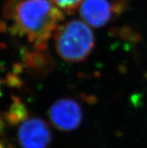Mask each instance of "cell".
<instances>
[{
	"mask_svg": "<svg viewBox=\"0 0 147 148\" xmlns=\"http://www.w3.org/2000/svg\"><path fill=\"white\" fill-rule=\"evenodd\" d=\"M12 14V32L26 36L39 51L46 48L64 18L63 12L51 0H19Z\"/></svg>",
	"mask_w": 147,
	"mask_h": 148,
	"instance_id": "obj_1",
	"label": "cell"
},
{
	"mask_svg": "<svg viewBox=\"0 0 147 148\" xmlns=\"http://www.w3.org/2000/svg\"><path fill=\"white\" fill-rule=\"evenodd\" d=\"M53 35L56 52L67 62H81L95 46L92 30L81 20L74 19L59 25Z\"/></svg>",
	"mask_w": 147,
	"mask_h": 148,
	"instance_id": "obj_2",
	"label": "cell"
},
{
	"mask_svg": "<svg viewBox=\"0 0 147 148\" xmlns=\"http://www.w3.org/2000/svg\"><path fill=\"white\" fill-rule=\"evenodd\" d=\"M125 2L121 0H83L79 7L83 21L89 26L99 28L124 10Z\"/></svg>",
	"mask_w": 147,
	"mask_h": 148,
	"instance_id": "obj_3",
	"label": "cell"
},
{
	"mask_svg": "<svg viewBox=\"0 0 147 148\" xmlns=\"http://www.w3.org/2000/svg\"><path fill=\"white\" fill-rule=\"evenodd\" d=\"M50 123L60 131H71L78 127L83 119V110L78 101L71 98L57 100L48 111Z\"/></svg>",
	"mask_w": 147,
	"mask_h": 148,
	"instance_id": "obj_4",
	"label": "cell"
},
{
	"mask_svg": "<svg viewBox=\"0 0 147 148\" xmlns=\"http://www.w3.org/2000/svg\"><path fill=\"white\" fill-rule=\"evenodd\" d=\"M17 138L23 148H47L51 142L52 134L44 120L31 117L23 120L20 126Z\"/></svg>",
	"mask_w": 147,
	"mask_h": 148,
	"instance_id": "obj_5",
	"label": "cell"
},
{
	"mask_svg": "<svg viewBox=\"0 0 147 148\" xmlns=\"http://www.w3.org/2000/svg\"><path fill=\"white\" fill-rule=\"evenodd\" d=\"M26 111L23 105L20 101H14L9 111L5 114L6 120L11 123L16 124L26 120Z\"/></svg>",
	"mask_w": 147,
	"mask_h": 148,
	"instance_id": "obj_6",
	"label": "cell"
},
{
	"mask_svg": "<svg viewBox=\"0 0 147 148\" xmlns=\"http://www.w3.org/2000/svg\"><path fill=\"white\" fill-rule=\"evenodd\" d=\"M62 12L72 14L83 0H51Z\"/></svg>",
	"mask_w": 147,
	"mask_h": 148,
	"instance_id": "obj_7",
	"label": "cell"
}]
</instances>
